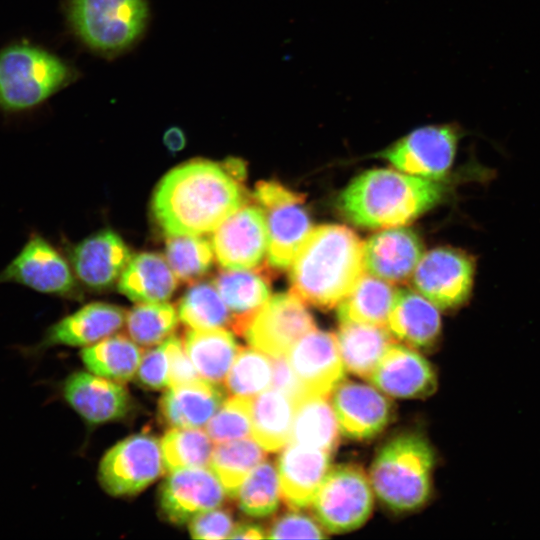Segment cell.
I'll list each match as a JSON object with an SVG mask.
<instances>
[{
	"label": "cell",
	"instance_id": "cell-10",
	"mask_svg": "<svg viewBox=\"0 0 540 540\" xmlns=\"http://www.w3.org/2000/svg\"><path fill=\"white\" fill-rule=\"evenodd\" d=\"M160 442L149 434L129 436L102 458L99 481L113 496H130L144 490L164 472Z\"/></svg>",
	"mask_w": 540,
	"mask_h": 540
},
{
	"label": "cell",
	"instance_id": "cell-41",
	"mask_svg": "<svg viewBox=\"0 0 540 540\" xmlns=\"http://www.w3.org/2000/svg\"><path fill=\"white\" fill-rule=\"evenodd\" d=\"M251 407L252 398L249 397L232 396L225 399L205 426L211 440L219 444L249 437Z\"/></svg>",
	"mask_w": 540,
	"mask_h": 540
},
{
	"label": "cell",
	"instance_id": "cell-42",
	"mask_svg": "<svg viewBox=\"0 0 540 540\" xmlns=\"http://www.w3.org/2000/svg\"><path fill=\"white\" fill-rule=\"evenodd\" d=\"M320 522L311 516L300 512L297 509L279 515L272 522L267 538L291 539V538H312L322 539L326 535Z\"/></svg>",
	"mask_w": 540,
	"mask_h": 540
},
{
	"label": "cell",
	"instance_id": "cell-5",
	"mask_svg": "<svg viewBox=\"0 0 540 540\" xmlns=\"http://www.w3.org/2000/svg\"><path fill=\"white\" fill-rule=\"evenodd\" d=\"M71 68L55 55L30 44L0 51V108L7 112L32 109L69 83Z\"/></svg>",
	"mask_w": 540,
	"mask_h": 540
},
{
	"label": "cell",
	"instance_id": "cell-12",
	"mask_svg": "<svg viewBox=\"0 0 540 540\" xmlns=\"http://www.w3.org/2000/svg\"><path fill=\"white\" fill-rule=\"evenodd\" d=\"M9 283L61 297L74 295L76 289L65 258L37 232L29 235L19 252L0 270V285Z\"/></svg>",
	"mask_w": 540,
	"mask_h": 540
},
{
	"label": "cell",
	"instance_id": "cell-6",
	"mask_svg": "<svg viewBox=\"0 0 540 540\" xmlns=\"http://www.w3.org/2000/svg\"><path fill=\"white\" fill-rule=\"evenodd\" d=\"M145 0H70L69 21L91 48L120 52L136 41L147 21Z\"/></svg>",
	"mask_w": 540,
	"mask_h": 540
},
{
	"label": "cell",
	"instance_id": "cell-33",
	"mask_svg": "<svg viewBox=\"0 0 540 540\" xmlns=\"http://www.w3.org/2000/svg\"><path fill=\"white\" fill-rule=\"evenodd\" d=\"M142 356L137 343L123 335L107 337L81 351L89 371L118 382L134 377Z\"/></svg>",
	"mask_w": 540,
	"mask_h": 540
},
{
	"label": "cell",
	"instance_id": "cell-39",
	"mask_svg": "<svg viewBox=\"0 0 540 540\" xmlns=\"http://www.w3.org/2000/svg\"><path fill=\"white\" fill-rule=\"evenodd\" d=\"M178 311L165 301L139 303L126 315L131 339L142 346L159 344L168 338L178 324Z\"/></svg>",
	"mask_w": 540,
	"mask_h": 540
},
{
	"label": "cell",
	"instance_id": "cell-25",
	"mask_svg": "<svg viewBox=\"0 0 540 540\" xmlns=\"http://www.w3.org/2000/svg\"><path fill=\"white\" fill-rule=\"evenodd\" d=\"M387 328L397 339L414 349L433 348L441 333L438 308L426 297L409 289L396 291Z\"/></svg>",
	"mask_w": 540,
	"mask_h": 540
},
{
	"label": "cell",
	"instance_id": "cell-24",
	"mask_svg": "<svg viewBox=\"0 0 540 540\" xmlns=\"http://www.w3.org/2000/svg\"><path fill=\"white\" fill-rule=\"evenodd\" d=\"M224 400L225 393L217 383L197 378L169 386L160 399L159 412L172 428H201Z\"/></svg>",
	"mask_w": 540,
	"mask_h": 540
},
{
	"label": "cell",
	"instance_id": "cell-34",
	"mask_svg": "<svg viewBox=\"0 0 540 540\" xmlns=\"http://www.w3.org/2000/svg\"><path fill=\"white\" fill-rule=\"evenodd\" d=\"M265 459V450L249 437L219 443L208 467L221 482L226 495L235 498L249 473Z\"/></svg>",
	"mask_w": 540,
	"mask_h": 540
},
{
	"label": "cell",
	"instance_id": "cell-18",
	"mask_svg": "<svg viewBox=\"0 0 540 540\" xmlns=\"http://www.w3.org/2000/svg\"><path fill=\"white\" fill-rule=\"evenodd\" d=\"M126 315L119 306L90 303L51 325L37 344L24 347L21 351L26 357H36L56 345L86 346L97 343L118 331Z\"/></svg>",
	"mask_w": 540,
	"mask_h": 540
},
{
	"label": "cell",
	"instance_id": "cell-17",
	"mask_svg": "<svg viewBox=\"0 0 540 540\" xmlns=\"http://www.w3.org/2000/svg\"><path fill=\"white\" fill-rule=\"evenodd\" d=\"M331 394L339 430L349 439H371L393 418V403L366 384L344 379Z\"/></svg>",
	"mask_w": 540,
	"mask_h": 540
},
{
	"label": "cell",
	"instance_id": "cell-36",
	"mask_svg": "<svg viewBox=\"0 0 540 540\" xmlns=\"http://www.w3.org/2000/svg\"><path fill=\"white\" fill-rule=\"evenodd\" d=\"M213 441L199 428L173 427L160 442L164 468L172 472L181 468L208 466L214 450Z\"/></svg>",
	"mask_w": 540,
	"mask_h": 540
},
{
	"label": "cell",
	"instance_id": "cell-44",
	"mask_svg": "<svg viewBox=\"0 0 540 540\" xmlns=\"http://www.w3.org/2000/svg\"><path fill=\"white\" fill-rule=\"evenodd\" d=\"M234 527L231 513L222 508L203 512L189 522V532L195 539H226Z\"/></svg>",
	"mask_w": 540,
	"mask_h": 540
},
{
	"label": "cell",
	"instance_id": "cell-15",
	"mask_svg": "<svg viewBox=\"0 0 540 540\" xmlns=\"http://www.w3.org/2000/svg\"><path fill=\"white\" fill-rule=\"evenodd\" d=\"M286 359L305 394L329 396L345 379L336 335L312 329L290 348Z\"/></svg>",
	"mask_w": 540,
	"mask_h": 540
},
{
	"label": "cell",
	"instance_id": "cell-26",
	"mask_svg": "<svg viewBox=\"0 0 540 540\" xmlns=\"http://www.w3.org/2000/svg\"><path fill=\"white\" fill-rule=\"evenodd\" d=\"M177 280L166 257L144 252L131 257L119 278L118 290L134 302H162L173 295Z\"/></svg>",
	"mask_w": 540,
	"mask_h": 540
},
{
	"label": "cell",
	"instance_id": "cell-22",
	"mask_svg": "<svg viewBox=\"0 0 540 540\" xmlns=\"http://www.w3.org/2000/svg\"><path fill=\"white\" fill-rule=\"evenodd\" d=\"M418 235L405 227H390L364 244L365 270L388 282H402L413 274L423 256Z\"/></svg>",
	"mask_w": 540,
	"mask_h": 540
},
{
	"label": "cell",
	"instance_id": "cell-27",
	"mask_svg": "<svg viewBox=\"0 0 540 540\" xmlns=\"http://www.w3.org/2000/svg\"><path fill=\"white\" fill-rule=\"evenodd\" d=\"M336 338L345 369L367 380L395 343L387 327L354 322L341 323Z\"/></svg>",
	"mask_w": 540,
	"mask_h": 540
},
{
	"label": "cell",
	"instance_id": "cell-13",
	"mask_svg": "<svg viewBox=\"0 0 540 540\" xmlns=\"http://www.w3.org/2000/svg\"><path fill=\"white\" fill-rule=\"evenodd\" d=\"M474 271V261L465 252L439 247L423 254L413 272V285L438 309L452 310L467 302Z\"/></svg>",
	"mask_w": 540,
	"mask_h": 540
},
{
	"label": "cell",
	"instance_id": "cell-29",
	"mask_svg": "<svg viewBox=\"0 0 540 540\" xmlns=\"http://www.w3.org/2000/svg\"><path fill=\"white\" fill-rule=\"evenodd\" d=\"M295 401L286 393L268 388L252 399L251 434L265 450L276 452L290 442Z\"/></svg>",
	"mask_w": 540,
	"mask_h": 540
},
{
	"label": "cell",
	"instance_id": "cell-40",
	"mask_svg": "<svg viewBox=\"0 0 540 540\" xmlns=\"http://www.w3.org/2000/svg\"><path fill=\"white\" fill-rule=\"evenodd\" d=\"M272 357L255 348H242L225 378V387L233 396L255 397L271 387Z\"/></svg>",
	"mask_w": 540,
	"mask_h": 540
},
{
	"label": "cell",
	"instance_id": "cell-19",
	"mask_svg": "<svg viewBox=\"0 0 540 540\" xmlns=\"http://www.w3.org/2000/svg\"><path fill=\"white\" fill-rule=\"evenodd\" d=\"M393 397L415 399L433 394L437 377L432 365L414 348L393 343L368 379Z\"/></svg>",
	"mask_w": 540,
	"mask_h": 540
},
{
	"label": "cell",
	"instance_id": "cell-35",
	"mask_svg": "<svg viewBox=\"0 0 540 540\" xmlns=\"http://www.w3.org/2000/svg\"><path fill=\"white\" fill-rule=\"evenodd\" d=\"M180 321L191 329H212L231 325L232 314L214 284L191 286L178 305Z\"/></svg>",
	"mask_w": 540,
	"mask_h": 540
},
{
	"label": "cell",
	"instance_id": "cell-48",
	"mask_svg": "<svg viewBox=\"0 0 540 540\" xmlns=\"http://www.w3.org/2000/svg\"><path fill=\"white\" fill-rule=\"evenodd\" d=\"M163 142L171 152H178L185 147L186 138L183 131L178 127H171L165 131Z\"/></svg>",
	"mask_w": 540,
	"mask_h": 540
},
{
	"label": "cell",
	"instance_id": "cell-2",
	"mask_svg": "<svg viewBox=\"0 0 540 540\" xmlns=\"http://www.w3.org/2000/svg\"><path fill=\"white\" fill-rule=\"evenodd\" d=\"M364 244L351 229L322 225L312 229L291 263V293L321 309L338 305L365 271Z\"/></svg>",
	"mask_w": 540,
	"mask_h": 540
},
{
	"label": "cell",
	"instance_id": "cell-14",
	"mask_svg": "<svg viewBox=\"0 0 540 540\" xmlns=\"http://www.w3.org/2000/svg\"><path fill=\"white\" fill-rule=\"evenodd\" d=\"M212 246L223 269H255L267 253V227L261 207L243 205L214 231Z\"/></svg>",
	"mask_w": 540,
	"mask_h": 540
},
{
	"label": "cell",
	"instance_id": "cell-30",
	"mask_svg": "<svg viewBox=\"0 0 540 540\" xmlns=\"http://www.w3.org/2000/svg\"><path fill=\"white\" fill-rule=\"evenodd\" d=\"M183 344L198 375L217 384L225 380L239 352L233 334L223 327L187 330Z\"/></svg>",
	"mask_w": 540,
	"mask_h": 540
},
{
	"label": "cell",
	"instance_id": "cell-38",
	"mask_svg": "<svg viewBox=\"0 0 540 540\" xmlns=\"http://www.w3.org/2000/svg\"><path fill=\"white\" fill-rule=\"evenodd\" d=\"M236 497L241 511L249 516L273 514L281 500L278 470L271 462L262 461L245 478Z\"/></svg>",
	"mask_w": 540,
	"mask_h": 540
},
{
	"label": "cell",
	"instance_id": "cell-45",
	"mask_svg": "<svg viewBox=\"0 0 540 540\" xmlns=\"http://www.w3.org/2000/svg\"><path fill=\"white\" fill-rule=\"evenodd\" d=\"M167 342L170 361L168 387L199 378L182 340L178 336L170 335Z\"/></svg>",
	"mask_w": 540,
	"mask_h": 540
},
{
	"label": "cell",
	"instance_id": "cell-16",
	"mask_svg": "<svg viewBox=\"0 0 540 540\" xmlns=\"http://www.w3.org/2000/svg\"><path fill=\"white\" fill-rule=\"evenodd\" d=\"M169 473L160 488L159 502L170 522H190L223 503L226 492L209 467L181 468Z\"/></svg>",
	"mask_w": 540,
	"mask_h": 540
},
{
	"label": "cell",
	"instance_id": "cell-9",
	"mask_svg": "<svg viewBox=\"0 0 540 540\" xmlns=\"http://www.w3.org/2000/svg\"><path fill=\"white\" fill-rule=\"evenodd\" d=\"M462 130L457 124L418 127L379 153L398 170L439 180L449 171Z\"/></svg>",
	"mask_w": 540,
	"mask_h": 540
},
{
	"label": "cell",
	"instance_id": "cell-7",
	"mask_svg": "<svg viewBox=\"0 0 540 540\" xmlns=\"http://www.w3.org/2000/svg\"><path fill=\"white\" fill-rule=\"evenodd\" d=\"M254 196L265 216L268 262L286 269L313 229L303 196L275 181L258 182Z\"/></svg>",
	"mask_w": 540,
	"mask_h": 540
},
{
	"label": "cell",
	"instance_id": "cell-32",
	"mask_svg": "<svg viewBox=\"0 0 540 540\" xmlns=\"http://www.w3.org/2000/svg\"><path fill=\"white\" fill-rule=\"evenodd\" d=\"M396 291L388 281L363 273L353 289L338 304L339 321L387 327Z\"/></svg>",
	"mask_w": 540,
	"mask_h": 540
},
{
	"label": "cell",
	"instance_id": "cell-47",
	"mask_svg": "<svg viewBox=\"0 0 540 540\" xmlns=\"http://www.w3.org/2000/svg\"><path fill=\"white\" fill-rule=\"evenodd\" d=\"M229 538L232 539H262L267 538L264 529L253 523H242L234 527Z\"/></svg>",
	"mask_w": 540,
	"mask_h": 540
},
{
	"label": "cell",
	"instance_id": "cell-21",
	"mask_svg": "<svg viewBox=\"0 0 540 540\" xmlns=\"http://www.w3.org/2000/svg\"><path fill=\"white\" fill-rule=\"evenodd\" d=\"M331 453L289 442L278 458L281 499L292 509L311 502L330 469Z\"/></svg>",
	"mask_w": 540,
	"mask_h": 540
},
{
	"label": "cell",
	"instance_id": "cell-46",
	"mask_svg": "<svg viewBox=\"0 0 540 540\" xmlns=\"http://www.w3.org/2000/svg\"><path fill=\"white\" fill-rule=\"evenodd\" d=\"M272 362L273 375L271 387L286 393L294 401L303 396L305 393L296 379L286 356L272 358Z\"/></svg>",
	"mask_w": 540,
	"mask_h": 540
},
{
	"label": "cell",
	"instance_id": "cell-28",
	"mask_svg": "<svg viewBox=\"0 0 540 540\" xmlns=\"http://www.w3.org/2000/svg\"><path fill=\"white\" fill-rule=\"evenodd\" d=\"M213 284L232 314L230 326L241 335L253 314L270 298L267 276L252 269H223Z\"/></svg>",
	"mask_w": 540,
	"mask_h": 540
},
{
	"label": "cell",
	"instance_id": "cell-20",
	"mask_svg": "<svg viewBox=\"0 0 540 540\" xmlns=\"http://www.w3.org/2000/svg\"><path fill=\"white\" fill-rule=\"evenodd\" d=\"M131 257L122 238L109 229L85 238L70 251L77 277L93 289L112 286L120 278Z\"/></svg>",
	"mask_w": 540,
	"mask_h": 540
},
{
	"label": "cell",
	"instance_id": "cell-23",
	"mask_svg": "<svg viewBox=\"0 0 540 540\" xmlns=\"http://www.w3.org/2000/svg\"><path fill=\"white\" fill-rule=\"evenodd\" d=\"M63 396L80 416L91 423L119 419L130 406L129 394L121 384L86 372L73 373L66 379Z\"/></svg>",
	"mask_w": 540,
	"mask_h": 540
},
{
	"label": "cell",
	"instance_id": "cell-11",
	"mask_svg": "<svg viewBox=\"0 0 540 540\" xmlns=\"http://www.w3.org/2000/svg\"><path fill=\"white\" fill-rule=\"evenodd\" d=\"M314 328L304 302L292 293H280L253 314L242 335L251 347L278 358L286 356L295 342Z\"/></svg>",
	"mask_w": 540,
	"mask_h": 540
},
{
	"label": "cell",
	"instance_id": "cell-1",
	"mask_svg": "<svg viewBox=\"0 0 540 540\" xmlns=\"http://www.w3.org/2000/svg\"><path fill=\"white\" fill-rule=\"evenodd\" d=\"M239 181L224 164L197 159L184 163L158 183L152 213L167 236L213 232L244 204Z\"/></svg>",
	"mask_w": 540,
	"mask_h": 540
},
{
	"label": "cell",
	"instance_id": "cell-8",
	"mask_svg": "<svg viewBox=\"0 0 540 540\" xmlns=\"http://www.w3.org/2000/svg\"><path fill=\"white\" fill-rule=\"evenodd\" d=\"M310 506L328 531L355 530L366 522L373 508L370 482L359 466L337 465L325 475Z\"/></svg>",
	"mask_w": 540,
	"mask_h": 540
},
{
	"label": "cell",
	"instance_id": "cell-31",
	"mask_svg": "<svg viewBox=\"0 0 540 540\" xmlns=\"http://www.w3.org/2000/svg\"><path fill=\"white\" fill-rule=\"evenodd\" d=\"M339 431L328 396L304 394L295 400L290 442L332 453L339 443Z\"/></svg>",
	"mask_w": 540,
	"mask_h": 540
},
{
	"label": "cell",
	"instance_id": "cell-43",
	"mask_svg": "<svg viewBox=\"0 0 540 540\" xmlns=\"http://www.w3.org/2000/svg\"><path fill=\"white\" fill-rule=\"evenodd\" d=\"M169 350L167 338L158 346L143 354L137 370L140 383L151 389H161L169 385Z\"/></svg>",
	"mask_w": 540,
	"mask_h": 540
},
{
	"label": "cell",
	"instance_id": "cell-37",
	"mask_svg": "<svg viewBox=\"0 0 540 540\" xmlns=\"http://www.w3.org/2000/svg\"><path fill=\"white\" fill-rule=\"evenodd\" d=\"M165 254L176 277L187 283L204 276L215 256L212 242L202 235L168 236Z\"/></svg>",
	"mask_w": 540,
	"mask_h": 540
},
{
	"label": "cell",
	"instance_id": "cell-4",
	"mask_svg": "<svg viewBox=\"0 0 540 540\" xmlns=\"http://www.w3.org/2000/svg\"><path fill=\"white\" fill-rule=\"evenodd\" d=\"M434 465V450L427 439L417 433H403L381 447L370 469V481L389 509L411 512L430 497Z\"/></svg>",
	"mask_w": 540,
	"mask_h": 540
},
{
	"label": "cell",
	"instance_id": "cell-3",
	"mask_svg": "<svg viewBox=\"0 0 540 540\" xmlns=\"http://www.w3.org/2000/svg\"><path fill=\"white\" fill-rule=\"evenodd\" d=\"M444 187L391 169H373L357 176L340 193L338 207L355 225L390 228L405 225L437 205Z\"/></svg>",
	"mask_w": 540,
	"mask_h": 540
}]
</instances>
